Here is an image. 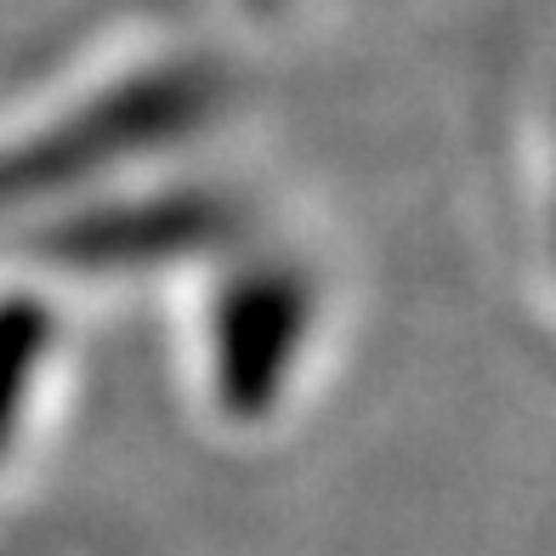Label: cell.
Wrapping results in <instances>:
<instances>
[{
	"mask_svg": "<svg viewBox=\"0 0 556 556\" xmlns=\"http://www.w3.org/2000/svg\"><path fill=\"white\" fill-rule=\"evenodd\" d=\"M154 295L170 392L199 438L233 454L290 443L318 415L358 318L336 233L262 193Z\"/></svg>",
	"mask_w": 556,
	"mask_h": 556,
	"instance_id": "1",
	"label": "cell"
},
{
	"mask_svg": "<svg viewBox=\"0 0 556 556\" xmlns=\"http://www.w3.org/2000/svg\"><path fill=\"white\" fill-rule=\"evenodd\" d=\"M239 80L182 40H125L74 63L0 142V205L46 233L222 170Z\"/></svg>",
	"mask_w": 556,
	"mask_h": 556,
	"instance_id": "2",
	"label": "cell"
},
{
	"mask_svg": "<svg viewBox=\"0 0 556 556\" xmlns=\"http://www.w3.org/2000/svg\"><path fill=\"white\" fill-rule=\"evenodd\" d=\"M86 301L68 273L23 256L0 273V483L58 443L86 369Z\"/></svg>",
	"mask_w": 556,
	"mask_h": 556,
	"instance_id": "3",
	"label": "cell"
},
{
	"mask_svg": "<svg viewBox=\"0 0 556 556\" xmlns=\"http://www.w3.org/2000/svg\"><path fill=\"white\" fill-rule=\"evenodd\" d=\"M505 256L528 313L556 330V74L528 86L500 142Z\"/></svg>",
	"mask_w": 556,
	"mask_h": 556,
	"instance_id": "4",
	"label": "cell"
}]
</instances>
